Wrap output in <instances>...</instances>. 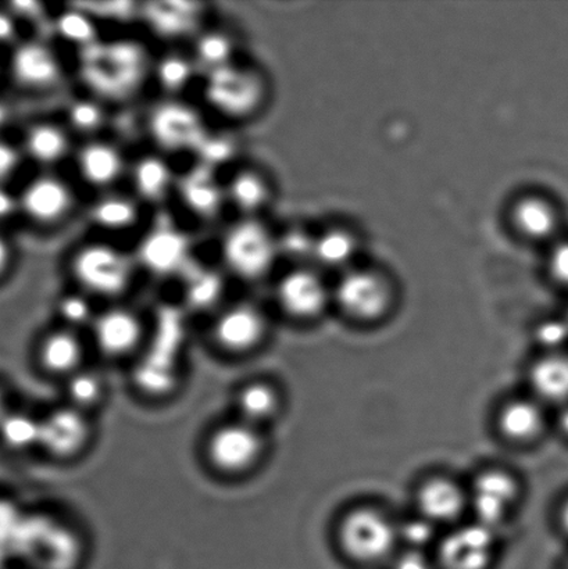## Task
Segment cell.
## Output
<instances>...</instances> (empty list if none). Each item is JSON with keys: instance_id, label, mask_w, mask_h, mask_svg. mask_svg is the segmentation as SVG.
Here are the masks:
<instances>
[{"instance_id": "b9f144b4", "label": "cell", "mask_w": 568, "mask_h": 569, "mask_svg": "<svg viewBox=\"0 0 568 569\" xmlns=\"http://www.w3.org/2000/svg\"><path fill=\"white\" fill-rule=\"evenodd\" d=\"M436 523H432L426 518L416 517L413 520H408L398 527V538L408 546L410 550H421L432 543L436 537Z\"/></svg>"}, {"instance_id": "4dcf8cb0", "label": "cell", "mask_w": 568, "mask_h": 569, "mask_svg": "<svg viewBox=\"0 0 568 569\" xmlns=\"http://www.w3.org/2000/svg\"><path fill=\"white\" fill-rule=\"evenodd\" d=\"M359 243L352 231L345 228H330L313 237L310 258L315 263L326 269H345L352 267L358 254Z\"/></svg>"}, {"instance_id": "836d02e7", "label": "cell", "mask_w": 568, "mask_h": 569, "mask_svg": "<svg viewBox=\"0 0 568 569\" xmlns=\"http://www.w3.org/2000/svg\"><path fill=\"white\" fill-rule=\"evenodd\" d=\"M66 405L92 416L103 405L108 385L98 370L92 367H83L63 381Z\"/></svg>"}, {"instance_id": "d590c367", "label": "cell", "mask_w": 568, "mask_h": 569, "mask_svg": "<svg viewBox=\"0 0 568 569\" xmlns=\"http://www.w3.org/2000/svg\"><path fill=\"white\" fill-rule=\"evenodd\" d=\"M183 298L193 311H219L225 298V280L220 272L199 270L197 274L188 278Z\"/></svg>"}, {"instance_id": "e0dca14e", "label": "cell", "mask_w": 568, "mask_h": 569, "mask_svg": "<svg viewBox=\"0 0 568 569\" xmlns=\"http://www.w3.org/2000/svg\"><path fill=\"white\" fill-rule=\"evenodd\" d=\"M88 342L82 332L58 326L39 338L36 360L44 376L61 382L87 367Z\"/></svg>"}, {"instance_id": "5b68a950", "label": "cell", "mask_w": 568, "mask_h": 569, "mask_svg": "<svg viewBox=\"0 0 568 569\" xmlns=\"http://www.w3.org/2000/svg\"><path fill=\"white\" fill-rule=\"evenodd\" d=\"M267 450L265 429L233 417L208 433L203 459L211 471L226 478L247 476L263 461Z\"/></svg>"}, {"instance_id": "603a6c76", "label": "cell", "mask_w": 568, "mask_h": 569, "mask_svg": "<svg viewBox=\"0 0 568 569\" xmlns=\"http://www.w3.org/2000/svg\"><path fill=\"white\" fill-rule=\"evenodd\" d=\"M510 221L522 238L532 242L554 241L560 228V213L552 200L526 193L511 204Z\"/></svg>"}, {"instance_id": "d6986e66", "label": "cell", "mask_w": 568, "mask_h": 569, "mask_svg": "<svg viewBox=\"0 0 568 569\" xmlns=\"http://www.w3.org/2000/svg\"><path fill=\"white\" fill-rule=\"evenodd\" d=\"M519 495V482L509 472L491 470L477 477L469 493V503L477 522L497 531L510 515Z\"/></svg>"}, {"instance_id": "7dc6e473", "label": "cell", "mask_w": 568, "mask_h": 569, "mask_svg": "<svg viewBox=\"0 0 568 569\" xmlns=\"http://www.w3.org/2000/svg\"><path fill=\"white\" fill-rule=\"evenodd\" d=\"M17 24L9 11H0V44H8L14 41Z\"/></svg>"}, {"instance_id": "8fae6325", "label": "cell", "mask_w": 568, "mask_h": 569, "mask_svg": "<svg viewBox=\"0 0 568 569\" xmlns=\"http://www.w3.org/2000/svg\"><path fill=\"white\" fill-rule=\"evenodd\" d=\"M93 439L91 416L61 405L41 418L39 449L56 461H71L86 453Z\"/></svg>"}, {"instance_id": "d6a6232c", "label": "cell", "mask_w": 568, "mask_h": 569, "mask_svg": "<svg viewBox=\"0 0 568 569\" xmlns=\"http://www.w3.org/2000/svg\"><path fill=\"white\" fill-rule=\"evenodd\" d=\"M67 130L72 137H80L82 141L99 138L108 124V110L106 104L91 94H83L67 102L63 119Z\"/></svg>"}, {"instance_id": "9c48e42d", "label": "cell", "mask_w": 568, "mask_h": 569, "mask_svg": "<svg viewBox=\"0 0 568 569\" xmlns=\"http://www.w3.org/2000/svg\"><path fill=\"white\" fill-rule=\"evenodd\" d=\"M270 335L266 311L252 301H236L215 312L210 338L217 349L228 356L245 357L255 353Z\"/></svg>"}, {"instance_id": "6da1fadb", "label": "cell", "mask_w": 568, "mask_h": 569, "mask_svg": "<svg viewBox=\"0 0 568 569\" xmlns=\"http://www.w3.org/2000/svg\"><path fill=\"white\" fill-rule=\"evenodd\" d=\"M82 53V80L91 97L104 104L130 99L152 74L153 63L137 43L114 42L103 47L97 42Z\"/></svg>"}, {"instance_id": "44dd1931", "label": "cell", "mask_w": 568, "mask_h": 569, "mask_svg": "<svg viewBox=\"0 0 568 569\" xmlns=\"http://www.w3.org/2000/svg\"><path fill=\"white\" fill-rule=\"evenodd\" d=\"M228 204L242 219H263L275 198V188L263 170L255 166H241L232 170L225 181Z\"/></svg>"}, {"instance_id": "30bf717a", "label": "cell", "mask_w": 568, "mask_h": 569, "mask_svg": "<svg viewBox=\"0 0 568 569\" xmlns=\"http://www.w3.org/2000/svg\"><path fill=\"white\" fill-rule=\"evenodd\" d=\"M393 288L386 274L375 269H349L332 289V299L356 321L372 322L387 315Z\"/></svg>"}, {"instance_id": "60d3db41", "label": "cell", "mask_w": 568, "mask_h": 569, "mask_svg": "<svg viewBox=\"0 0 568 569\" xmlns=\"http://www.w3.org/2000/svg\"><path fill=\"white\" fill-rule=\"evenodd\" d=\"M536 340L547 355L567 353L568 321L566 317L547 318L536 327Z\"/></svg>"}, {"instance_id": "484cf974", "label": "cell", "mask_w": 568, "mask_h": 569, "mask_svg": "<svg viewBox=\"0 0 568 569\" xmlns=\"http://www.w3.org/2000/svg\"><path fill=\"white\" fill-rule=\"evenodd\" d=\"M281 410L280 389L267 379H252L245 382L233 396L236 418L260 429L276 421Z\"/></svg>"}, {"instance_id": "83f0119b", "label": "cell", "mask_w": 568, "mask_h": 569, "mask_svg": "<svg viewBox=\"0 0 568 569\" xmlns=\"http://www.w3.org/2000/svg\"><path fill=\"white\" fill-rule=\"evenodd\" d=\"M180 378L177 359L166 351H156V353L143 351V356L138 357L136 370H133V382L150 398H167L176 392Z\"/></svg>"}, {"instance_id": "db71d44e", "label": "cell", "mask_w": 568, "mask_h": 569, "mask_svg": "<svg viewBox=\"0 0 568 569\" xmlns=\"http://www.w3.org/2000/svg\"><path fill=\"white\" fill-rule=\"evenodd\" d=\"M565 317H566V320L568 321V309H567V311H566Z\"/></svg>"}, {"instance_id": "8d00e7d4", "label": "cell", "mask_w": 568, "mask_h": 569, "mask_svg": "<svg viewBox=\"0 0 568 569\" xmlns=\"http://www.w3.org/2000/svg\"><path fill=\"white\" fill-rule=\"evenodd\" d=\"M41 418L26 411H9L0 422V438L10 450L39 449Z\"/></svg>"}, {"instance_id": "7a4b0ae2", "label": "cell", "mask_w": 568, "mask_h": 569, "mask_svg": "<svg viewBox=\"0 0 568 569\" xmlns=\"http://www.w3.org/2000/svg\"><path fill=\"white\" fill-rule=\"evenodd\" d=\"M138 263L117 244L106 239L78 243L67 259V271L76 289L89 298L117 303L136 281Z\"/></svg>"}, {"instance_id": "e575fe53", "label": "cell", "mask_w": 568, "mask_h": 569, "mask_svg": "<svg viewBox=\"0 0 568 569\" xmlns=\"http://www.w3.org/2000/svg\"><path fill=\"white\" fill-rule=\"evenodd\" d=\"M198 66L192 56L178 52L166 53L153 61L152 77L156 86L169 98L186 91L197 77Z\"/></svg>"}, {"instance_id": "bcb514c9", "label": "cell", "mask_w": 568, "mask_h": 569, "mask_svg": "<svg viewBox=\"0 0 568 569\" xmlns=\"http://www.w3.org/2000/svg\"><path fill=\"white\" fill-rule=\"evenodd\" d=\"M20 211L19 198L0 183V221L8 220Z\"/></svg>"}, {"instance_id": "c3c4849f", "label": "cell", "mask_w": 568, "mask_h": 569, "mask_svg": "<svg viewBox=\"0 0 568 569\" xmlns=\"http://www.w3.org/2000/svg\"><path fill=\"white\" fill-rule=\"evenodd\" d=\"M10 260L11 250L9 243L2 236H0V276H2L6 270H8Z\"/></svg>"}, {"instance_id": "11a10c76", "label": "cell", "mask_w": 568, "mask_h": 569, "mask_svg": "<svg viewBox=\"0 0 568 569\" xmlns=\"http://www.w3.org/2000/svg\"><path fill=\"white\" fill-rule=\"evenodd\" d=\"M566 569H568V566H567V568H566Z\"/></svg>"}, {"instance_id": "4316f807", "label": "cell", "mask_w": 568, "mask_h": 569, "mask_svg": "<svg viewBox=\"0 0 568 569\" xmlns=\"http://www.w3.org/2000/svg\"><path fill=\"white\" fill-rule=\"evenodd\" d=\"M143 204L132 193L119 191L98 194L89 209V220L98 231L104 233H126L141 222Z\"/></svg>"}, {"instance_id": "681fc988", "label": "cell", "mask_w": 568, "mask_h": 569, "mask_svg": "<svg viewBox=\"0 0 568 569\" xmlns=\"http://www.w3.org/2000/svg\"><path fill=\"white\" fill-rule=\"evenodd\" d=\"M558 427L560 429V432L564 433V437L568 439V405L561 407L558 417Z\"/></svg>"}, {"instance_id": "8992f818", "label": "cell", "mask_w": 568, "mask_h": 569, "mask_svg": "<svg viewBox=\"0 0 568 569\" xmlns=\"http://www.w3.org/2000/svg\"><path fill=\"white\" fill-rule=\"evenodd\" d=\"M338 539L349 559L376 565L391 556L399 542L398 527L383 512L359 507L342 518Z\"/></svg>"}, {"instance_id": "f5cc1de1", "label": "cell", "mask_w": 568, "mask_h": 569, "mask_svg": "<svg viewBox=\"0 0 568 569\" xmlns=\"http://www.w3.org/2000/svg\"><path fill=\"white\" fill-rule=\"evenodd\" d=\"M4 566V557L2 553H0V569Z\"/></svg>"}, {"instance_id": "74e56055", "label": "cell", "mask_w": 568, "mask_h": 569, "mask_svg": "<svg viewBox=\"0 0 568 569\" xmlns=\"http://www.w3.org/2000/svg\"><path fill=\"white\" fill-rule=\"evenodd\" d=\"M54 311L59 318V326L83 332L89 331L99 310L94 309L92 298L74 289L56 300Z\"/></svg>"}, {"instance_id": "d4e9b609", "label": "cell", "mask_w": 568, "mask_h": 569, "mask_svg": "<svg viewBox=\"0 0 568 569\" xmlns=\"http://www.w3.org/2000/svg\"><path fill=\"white\" fill-rule=\"evenodd\" d=\"M467 505H469V495L452 479L442 477L427 479L417 490L419 516L436 526L458 520Z\"/></svg>"}, {"instance_id": "7c38bea8", "label": "cell", "mask_w": 568, "mask_h": 569, "mask_svg": "<svg viewBox=\"0 0 568 569\" xmlns=\"http://www.w3.org/2000/svg\"><path fill=\"white\" fill-rule=\"evenodd\" d=\"M275 300L282 315L297 321H311L330 305L332 289L320 271L309 266H298L278 278Z\"/></svg>"}, {"instance_id": "7bdbcfd3", "label": "cell", "mask_w": 568, "mask_h": 569, "mask_svg": "<svg viewBox=\"0 0 568 569\" xmlns=\"http://www.w3.org/2000/svg\"><path fill=\"white\" fill-rule=\"evenodd\" d=\"M548 270L556 282L568 289V241H558L550 249Z\"/></svg>"}, {"instance_id": "4fadbf2b", "label": "cell", "mask_w": 568, "mask_h": 569, "mask_svg": "<svg viewBox=\"0 0 568 569\" xmlns=\"http://www.w3.org/2000/svg\"><path fill=\"white\" fill-rule=\"evenodd\" d=\"M20 211L41 227L64 224L77 208L71 182L54 172H43L27 183L19 197Z\"/></svg>"}, {"instance_id": "5bb4252c", "label": "cell", "mask_w": 568, "mask_h": 569, "mask_svg": "<svg viewBox=\"0 0 568 569\" xmlns=\"http://www.w3.org/2000/svg\"><path fill=\"white\" fill-rule=\"evenodd\" d=\"M71 159L78 180L98 194L117 191L130 169L124 150L100 137L78 144Z\"/></svg>"}, {"instance_id": "52a82bcc", "label": "cell", "mask_w": 568, "mask_h": 569, "mask_svg": "<svg viewBox=\"0 0 568 569\" xmlns=\"http://www.w3.org/2000/svg\"><path fill=\"white\" fill-rule=\"evenodd\" d=\"M209 130L202 111L177 98L166 99L149 114V136L165 156L197 153Z\"/></svg>"}, {"instance_id": "ffe728a7", "label": "cell", "mask_w": 568, "mask_h": 569, "mask_svg": "<svg viewBox=\"0 0 568 569\" xmlns=\"http://www.w3.org/2000/svg\"><path fill=\"white\" fill-rule=\"evenodd\" d=\"M176 193L188 213L205 222L219 219L228 206L225 182L199 163L178 178Z\"/></svg>"}, {"instance_id": "f6af8a7d", "label": "cell", "mask_w": 568, "mask_h": 569, "mask_svg": "<svg viewBox=\"0 0 568 569\" xmlns=\"http://www.w3.org/2000/svg\"><path fill=\"white\" fill-rule=\"evenodd\" d=\"M392 569H436L421 550H406L393 562Z\"/></svg>"}, {"instance_id": "3957f363", "label": "cell", "mask_w": 568, "mask_h": 569, "mask_svg": "<svg viewBox=\"0 0 568 569\" xmlns=\"http://www.w3.org/2000/svg\"><path fill=\"white\" fill-rule=\"evenodd\" d=\"M269 80L260 67L241 60L205 72L202 99L211 113L231 124H245L265 110Z\"/></svg>"}, {"instance_id": "f35d334b", "label": "cell", "mask_w": 568, "mask_h": 569, "mask_svg": "<svg viewBox=\"0 0 568 569\" xmlns=\"http://www.w3.org/2000/svg\"><path fill=\"white\" fill-rule=\"evenodd\" d=\"M56 32L64 42L81 50L92 47L98 41V28L88 11L70 9L58 17Z\"/></svg>"}, {"instance_id": "ac0fdd59", "label": "cell", "mask_w": 568, "mask_h": 569, "mask_svg": "<svg viewBox=\"0 0 568 569\" xmlns=\"http://www.w3.org/2000/svg\"><path fill=\"white\" fill-rule=\"evenodd\" d=\"M191 242L186 232L175 227H160L145 233L138 244V267L156 277H171L186 269Z\"/></svg>"}, {"instance_id": "ab89813d", "label": "cell", "mask_w": 568, "mask_h": 569, "mask_svg": "<svg viewBox=\"0 0 568 569\" xmlns=\"http://www.w3.org/2000/svg\"><path fill=\"white\" fill-rule=\"evenodd\" d=\"M238 144L230 133L208 132L202 143L199 144L197 153L198 163L216 172L219 167L231 163L237 154Z\"/></svg>"}, {"instance_id": "9a60e30c", "label": "cell", "mask_w": 568, "mask_h": 569, "mask_svg": "<svg viewBox=\"0 0 568 569\" xmlns=\"http://www.w3.org/2000/svg\"><path fill=\"white\" fill-rule=\"evenodd\" d=\"M10 69L17 83L31 92L54 93L66 81V70L59 54L42 41L17 44L11 54Z\"/></svg>"}, {"instance_id": "f907efd6", "label": "cell", "mask_w": 568, "mask_h": 569, "mask_svg": "<svg viewBox=\"0 0 568 569\" xmlns=\"http://www.w3.org/2000/svg\"><path fill=\"white\" fill-rule=\"evenodd\" d=\"M559 523H560V528L564 529V532L568 537V498L565 499L564 503H561V506H560Z\"/></svg>"}, {"instance_id": "816d5d0a", "label": "cell", "mask_w": 568, "mask_h": 569, "mask_svg": "<svg viewBox=\"0 0 568 569\" xmlns=\"http://www.w3.org/2000/svg\"><path fill=\"white\" fill-rule=\"evenodd\" d=\"M10 119V110L9 106L0 100V128H3L8 124Z\"/></svg>"}, {"instance_id": "7402d4cb", "label": "cell", "mask_w": 568, "mask_h": 569, "mask_svg": "<svg viewBox=\"0 0 568 569\" xmlns=\"http://www.w3.org/2000/svg\"><path fill=\"white\" fill-rule=\"evenodd\" d=\"M132 194L142 204L166 202L176 192L177 176L167 156L150 152L139 156L128 169Z\"/></svg>"}, {"instance_id": "ba28073f", "label": "cell", "mask_w": 568, "mask_h": 569, "mask_svg": "<svg viewBox=\"0 0 568 569\" xmlns=\"http://www.w3.org/2000/svg\"><path fill=\"white\" fill-rule=\"evenodd\" d=\"M88 332L93 349L111 361L138 359L147 346V321L127 305L111 303L99 310Z\"/></svg>"}, {"instance_id": "f546056e", "label": "cell", "mask_w": 568, "mask_h": 569, "mask_svg": "<svg viewBox=\"0 0 568 569\" xmlns=\"http://www.w3.org/2000/svg\"><path fill=\"white\" fill-rule=\"evenodd\" d=\"M498 426L504 437L514 442H531L544 431L542 406L537 399L511 400L500 410Z\"/></svg>"}, {"instance_id": "cb8c5ba5", "label": "cell", "mask_w": 568, "mask_h": 569, "mask_svg": "<svg viewBox=\"0 0 568 569\" xmlns=\"http://www.w3.org/2000/svg\"><path fill=\"white\" fill-rule=\"evenodd\" d=\"M74 137L63 121L41 120L33 122L26 132L24 152L33 163L54 169L74 154Z\"/></svg>"}, {"instance_id": "ee69618b", "label": "cell", "mask_w": 568, "mask_h": 569, "mask_svg": "<svg viewBox=\"0 0 568 569\" xmlns=\"http://www.w3.org/2000/svg\"><path fill=\"white\" fill-rule=\"evenodd\" d=\"M21 154L13 144L0 141V183L14 174L20 167Z\"/></svg>"}, {"instance_id": "1f68e13d", "label": "cell", "mask_w": 568, "mask_h": 569, "mask_svg": "<svg viewBox=\"0 0 568 569\" xmlns=\"http://www.w3.org/2000/svg\"><path fill=\"white\" fill-rule=\"evenodd\" d=\"M238 42L225 28H209L195 37L192 59L205 72L219 69L237 60Z\"/></svg>"}, {"instance_id": "2e32d148", "label": "cell", "mask_w": 568, "mask_h": 569, "mask_svg": "<svg viewBox=\"0 0 568 569\" xmlns=\"http://www.w3.org/2000/svg\"><path fill=\"white\" fill-rule=\"evenodd\" d=\"M495 529L480 522L454 529L439 546L444 569H489L497 550Z\"/></svg>"}, {"instance_id": "f1b7e54d", "label": "cell", "mask_w": 568, "mask_h": 569, "mask_svg": "<svg viewBox=\"0 0 568 569\" xmlns=\"http://www.w3.org/2000/svg\"><path fill=\"white\" fill-rule=\"evenodd\" d=\"M532 392L539 403L568 405V355H545L530 371Z\"/></svg>"}, {"instance_id": "277c9868", "label": "cell", "mask_w": 568, "mask_h": 569, "mask_svg": "<svg viewBox=\"0 0 568 569\" xmlns=\"http://www.w3.org/2000/svg\"><path fill=\"white\" fill-rule=\"evenodd\" d=\"M280 254L278 237L263 219L239 217L222 232L221 263L236 280L248 283L266 280L275 270Z\"/></svg>"}]
</instances>
